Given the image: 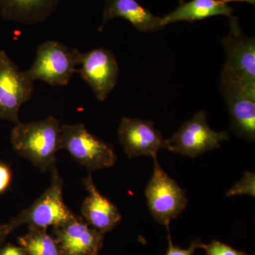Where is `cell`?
Instances as JSON below:
<instances>
[{
	"label": "cell",
	"instance_id": "1",
	"mask_svg": "<svg viewBox=\"0 0 255 255\" xmlns=\"http://www.w3.org/2000/svg\"><path fill=\"white\" fill-rule=\"evenodd\" d=\"M61 127L53 116L29 123L19 122L11 130V145L18 155L40 170H50L56 164V153L60 150Z\"/></svg>",
	"mask_w": 255,
	"mask_h": 255
},
{
	"label": "cell",
	"instance_id": "2",
	"mask_svg": "<svg viewBox=\"0 0 255 255\" xmlns=\"http://www.w3.org/2000/svg\"><path fill=\"white\" fill-rule=\"evenodd\" d=\"M220 89L227 105L231 129L237 136L255 140V84L245 81L223 66Z\"/></svg>",
	"mask_w": 255,
	"mask_h": 255
},
{
	"label": "cell",
	"instance_id": "3",
	"mask_svg": "<svg viewBox=\"0 0 255 255\" xmlns=\"http://www.w3.org/2000/svg\"><path fill=\"white\" fill-rule=\"evenodd\" d=\"M51 182L49 187L29 207L13 218L10 223L14 228L26 224L29 228L46 229L57 227L75 217L63 197V182L56 164L51 169Z\"/></svg>",
	"mask_w": 255,
	"mask_h": 255
},
{
	"label": "cell",
	"instance_id": "4",
	"mask_svg": "<svg viewBox=\"0 0 255 255\" xmlns=\"http://www.w3.org/2000/svg\"><path fill=\"white\" fill-rule=\"evenodd\" d=\"M60 149L68 151L90 172L112 167L117 159L113 147L95 136L83 124H62Z\"/></svg>",
	"mask_w": 255,
	"mask_h": 255
},
{
	"label": "cell",
	"instance_id": "5",
	"mask_svg": "<svg viewBox=\"0 0 255 255\" xmlns=\"http://www.w3.org/2000/svg\"><path fill=\"white\" fill-rule=\"evenodd\" d=\"M80 54V50L70 49L59 41H45L38 46L34 63L25 73L33 82L41 80L51 86H66L76 72Z\"/></svg>",
	"mask_w": 255,
	"mask_h": 255
},
{
	"label": "cell",
	"instance_id": "6",
	"mask_svg": "<svg viewBox=\"0 0 255 255\" xmlns=\"http://www.w3.org/2000/svg\"><path fill=\"white\" fill-rule=\"evenodd\" d=\"M153 160V173L145 188V197L154 219L169 227L170 221L187 207V197L185 191L159 165L157 157Z\"/></svg>",
	"mask_w": 255,
	"mask_h": 255
},
{
	"label": "cell",
	"instance_id": "7",
	"mask_svg": "<svg viewBox=\"0 0 255 255\" xmlns=\"http://www.w3.org/2000/svg\"><path fill=\"white\" fill-rule=\"evenodd\" d=\"M228 139V132L215 131L211 128L205 112L200 111L167 139L166 150L194 158L207 151L219 148L221 142Z\"/></svg>",
	"mask_w": 255,
	"mask_h": 255
},
{
	"label": "cell",
	"instance_id": "8",
	"mask_svg": "<svg viewBox=\"0 0 255 255\" xmlns=\"http://www.w3.org/2000/svg\"><path fill=\"white\" fill-rule=\"evenodd\" d=\"M33 82L0 50V119L19 123L18 112L31 100Z\"/></svg>",
	"mask_w": 255,
	"mask_h": 255
},
{
	"label": "cell",
	"instance_id": "9",
	"mask_svg": "<svg viewBox=\"0 0 255 255\" xmlns=\"http://www.w3.org/2000/svg\"><path fill=\"white\" fill-rule=\"evenodd\" d=\"M79 65L75 73L90 85L97 100H107L119 78L118 62L114 53L105 48L81 53Z\"/></svg>",
	"mask_w": 255,
	"mask_h": 255
},
{
	"label": "cell",
	"instance_id": "10",
	"mask_svg": "<svg viewBox=\"0 0 255 255\" xmlns=\"http://www.w3.org/2000/svg\"><path fill=\"white\" fill-rule=\"evenodd\" d=\"M119 142L129 158L147 156L157 157V152L167 149V139L155 128L153 122L123 117L118 129Z\"/></svg>",
	"mask_w": 255,
	"mask_h": 255
},
{
	"label": "cell",
	"instance_id": "11",
	"mask_svg": "<svg viewBox=\"0 0 255 255\" xmlns=\"http://www.w3.org/2000/svg\"><path fill=\"white\" fill-rule=\"evenodd\" d=\"M229 34L222 39L227 60L225 66L245 81L255 84V36L247 37L237 18L231 16Z\"/></svg>",
	"mask_w": 255,
	"mask_h": 255
},
{
	"label": "cell",
	"instance_id": "12",
	"mask_svg": "<svg viewBox=\"0 0 255 255\" xmlns=\"http://www.w3.org/2000/svg\"><path fill=\"white\" fill-rule=\"evenodd\" d=\"M54 232L63 255H97L104 237L103 233L94 229L78 215L54 227Z\"/></svg>",
	"mask_w": 255,
	"mask_h": 255
},
{
	"label": "cell",
	"instance_id": "13",
	"mask_svg": "<svg viewBox=\"0 0 255 255\" xmlns=\"http://www.w3.org/2000/svg\"><path fill=\"white\" fill-rule=\"evenodd\" d=\"M88 195L82 202V217L92 228L105 233L112 231L122 220L118 208L98 191L90 173L82 179Z\"/></svg>",
	"mask_w": 255,
	"mask_h": 255
},
{
	"label": "cell",
	"instance_id": "14",
	"mask_svg": "<svg viewBox=\"0 0 255 255\" xmlns=\"http://www.w3.org/2000/svg\"><path fill=\"white\" fill-rule=\"evenodd\" d=\"M117 17L127 20L137 31L143 33H152L164 27L162 17L152 14L136 0H106L98 31H103L110 20Z\"/></svg>",
	"mask_w": 255,
	"mask_h": 255
},
{
	"label": "cell",
	"instance_id": "15",
	"mask_svg": "<svg viewBox=\"0 0 255 255\" xmlns=\"http://www.w3.org/2000/svg\"><path fill=\"white\" fill-rule=\"evenodd\" d=\"M62 0H0V16L6 21L33 26L46 21Z\"/></svg>",
	"mask_w": 255,
	"mask_h": 255
},
{
	"label": "cell",
	"instance_id": "16",
	"mask_svg": "<svg viewBox=\"0 0 255 255\" xmlns=\"http://www.w3.org/2000/svg\"><path fill=\"white\" fill-rule=\"evenodd\" d=\"M233 13V8L222 0L181 1L177 9L162 17V23L164 27L169 23L179 21L192 23L220 15L231 17Z\"/></svg>",
	"mask_w": 255,
	"mask_h": 255
},
{
	"label": "cell",
	"instance_id": "17",
	"mask_svg": "<svg viewBox=\"0 0 255 255\" xmlns=\"http://www.w3.org/2000/svg\"><path fill=\"white\" fill-rule=\"evenodd\" d=\"M29 228L28 233L18 239L26 255H63L56 241L46 233V229Z\"/></svg>",
	"mask_w": 255,
	"mask_h": 255
},
{
	"label": "cell",
	"instance_id": "18",
	"mask_svg": "<svg viewBox=\"0 0 255 255\" xmlns=\"http://www.w3.org/2000/svg\"><path fill=\"white\" fill-rule=\"evenodd\" d=\"M238 195H248L255 197V172L246 171L241 180L236 182L226 194L228 197Z\"/></svg>",
	"mask_w": 255,
	"mask_h": 255
},
{
	"label": "cell",
	"instance_id": "19",
	"mask_svg": "<svg viewBox=\"0 0 255 255\" xmlns=\"http://www.w3.org/2000/svg\"><path fill=\"white\" fill-rule=\"evenodd\" d=\"M203 249L205 250L207 255H251L218 241H213L208 245L204 244Z\"/></svg>",
	"mask_w": 255,
	"mask_h": 255
},
{
	"label": "cell",
	"instance_id": "20",
	"mask_svg": "<svg viewBox=\"0 0 255 255\" xmlns=\"http://www.w3.org/2000/svg\"><path fill=\"white\" fill-rule=\"evenodd\" d=\"M168 250L165 255H194L196 249L204 248V243L199 240L191 242L190 246L187 249H182L179 247L174 246L171 239L170 233H168Z\"/></svg>",
	"mask_w": 255,
	"mask_h": 255
},
{
	"label": "cell",
	"instance_id": "21",
	"mask_svg": "<svg viewBox=\"0 0 255 255\" xmlns=\"http://www.w3.org/2000/svg\"><path fill=\"white\" fill-rule=\"evenodd\" d=\"M12 181V172L9 166L0 162V194L9 187Z\"/></svg>",
	"mask_w": 255,
	"mask_h": 255
},
{
	"label": "cell",
	"instance_id": "22",
	"mask_svg": "<svg viewBox=\"0 0 255 255\" xmlns=\"http://www.w3.org/2000/svg\"><path fill=\"white\" fill-rule=\"evenodd\" d=\"M0 255H26V253L21 247L8 245L0 251Z\"/></svg>",
	"mask_w": 255,
	"mask_h": 255
},
{
	"label": "cell",
	"instance_id": "23",
	"mask_svg": "<svg viewBox=\"0 0 255 255\" xmlns=\"http://www.w3.org/2000/svg\"><path fill=\"white\" fill-rule=\"evenodd\" d=\"M14 229V226L10 222L6 223V224L0 225V246L4 241L6 236H8V234Z\"/></svg>",
	"mask_w": 255,
	"mask_h": 255
},
{
	"label": "cell",
	"instance_id": "24",
	"mask_svg": "<svg viewBox=\"0 0 255 255\" xmlns=\"http://www.w3.org/2000/svg\"><path fill=\"white\" fill-rule=\"evenodd\" d=\"M224 2H232V1H245V2L250 3V4L255 5V0H222Z\"/></svg>",
	"mask_w": 255,
	"mask_h": 255
}]
</instances>
